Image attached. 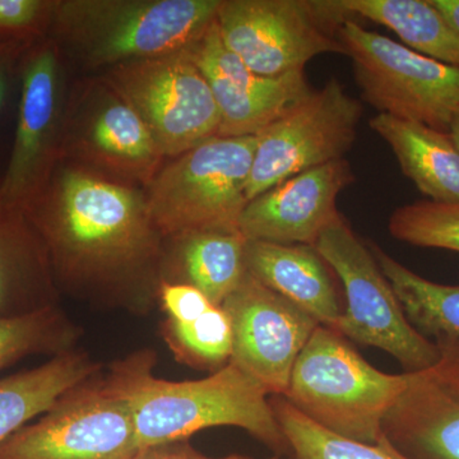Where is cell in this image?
Segmentation results:
<instances>
[{"label": "cell", "mask_w": 459, "mask_h": 459, "mask_svg": "<svg viewBox=\"0 0 459 459\" xmlns=\"http://www.w3.org/2000/svg\"><path fill=\"white\" fill-rule=\"evenodd\" d=\"M25 212L47 247L59 291L138 314L159 303L164 237L143 186L60 157Z\"/></svg>", "instance_id": "1"}, {"label": "cell", "mask_w": 459, "mask_h": 459, "mask_svg": "<svg viewBox=\"0 0 459 459\" xmlns=\"http://www.w3.org/2000/svg\"><path fill=\"white\" fill-rule=\"evenodd\" d=\"M155 365V352L142 350L115 362L104 377L132 411L140 449L188 440L208 428L235 427L272 451H289L270 394L237 365L229 362L204 379L184 382L157 377Z\"/></svg>", "instance_id": "2"}, {"label": "cell", "mask_w": 459, "mask_h": 459, "mask_svg": "<svg viewBox=\"0 0 459 459\" xmlns=\"http://www.w3.org/2000/svg\"><path fill=\"white\" fill-rule=\"evenodd\" d=\"M221 0H53L47 36L91 69L188 49Z\"/></svg>", "instance_id": "3"}, {"label": "cell", "mask_w": 459, "mask_h": 459, "mask_svg": "<svg viewBox=\"0 0 459 459\" xmlns=\"http://www.w3.org/2000/svg\"><path fill=\"white\" fill-rule=\"evenodd\" d=\"M406 385L407 373L376 369L342 334L318 325L299 355L282 397L332 433L376 444Z\"/></svg>", "instance_id": "4"}, {"label": "cell", "mask_w": 459, "mask_h": 459, "mask_svg": "<svg viewBox=\"0 0 459 459\" xmlns=\"http://www.w3.org/2000/svg\"><path fill=\"white\" fill-rule=\"evenodd\" d=\"M255 146L256 135H217L162 164L144 186L160 234L238 230Z\"/></svg>", "instance_id": "5"}, {"label": "cell", "mask_w": 459, "mask_h": 459, "mask_svg": "<svg viewBox=\"0 0 459 459\" xmlns=\"http://www.w3.org/2000/svg\"><path fill=\"white\" fill-rule=\"evenodd\" d=\"M314 247L336 272L346 294L347 307L334 331L388 352L406 373L427 369L437 361V343L411 325L373 253L342 214L320 234Z\"/></svg>", "instance_id": "6"}, {"label": "cell", "mask_w": 459, "mask_h": 459, "mask_svg": "<svg viewBox=\"0 0 459 459\" xmlns=\"http://www.w3.org/2000/svg\"><path fill=\"white\" fill-rule=\"evenodd\" d=\"M338 33L365 101L379 114L448 133L459 108V66L422 56L352 18Z\"/></svg>", "instance_id": "7"}, {"label": "cell", "mask_w": 459, "mask_h": 459, "mask_svg": "<svg viewBox=\"0 0 459 459\" xmlns=\"http://www.w3.org/2000/svg\"><path fill=\"white\" fill-rule=\"evenodd\" d=\"M334 2L221 0L216 26L225 47L255 74L304 71L314 57L346 54L332 33L346 20Z\"/></svg>", "instance_id": "8"}, {"label": "cell", "mask_w": 459, "mask_h": 459, "mask_svg": "<svg viewBox=\"0 0 459 459\" xmlns=\"http://www.w3.org/2000/svg\"><path fill=\"white\" fill-rule=\"evenodd\" d=\"M100 77L138 114L165 159L219 135V108L186 50L114 66Z\"/></svg>", "instance_id": "9"}, {"label": "cell", "mask_w": 459, "mask_h": 459, "mask_svg": "<svg viewBox=\"0 0 459 459\" xmlns=\"http://www.w3.org/2000/svg\"><path fill=\"white\" fill-rule=\"evenodd\" d=\"M361 115V102L337 78L310 91L256 134L247 202L294 175L344 159Z\"/></svg>", "instance_id": "10"}, {"label": "cell", "mask_w": 459, "mask_h": 459, "mask_svg": "<svg viewBox=\"0 0 459 459\" xmlns=\"http://www.w3.org/2000/svg\"><path fill=\"white\" fill-rule=\"evenodd\" d=\"M140 451L128 403L98 376L0 446V459H133Z\"/></svg>", "instance_id": "11"}, {"label": "cell", "mask_w": 459, "mask_h": 459, "mask_svg": "<svg viewBox=\"0 0 459 459\" xmlns=\"http://www.w3.org/2000/svg\"><path fill=\"white\" fill-rule=\"evenodd\" d=\"M60 157L143 188L165 160L138 114L101 77L66 99Z\"/></svg>", "instance_id": "12"}, {"label": "cell", "mask_w": 459, "mask_h": 459, "mask_svg": "<svg viewBox=\"0 0 459 459\" xmlns=\"http://www.w3.org/2000/svg\"><path fill=\"white\" fill-rule=\"evenodd\" d=\"M63 56L56 42L44 36L30 45L21 62L16 133L0 192L23 210L60 160L66 104Z\"/></svg>", "instance_id": "13"}, {"label": "cell", "mask_w": 459, "mask_h": 459, "mask_svg": "<svg viewBox=\"0 0 459 459\" xmlns=\"http://www.w3.org/2000/svg\"><path fill=\"white\" fill-rule=\"evenodd\" d=\"M221 307L231 320L230 362L268 394H285L295 362L319 323L247 272Z\"/></svg>", "instance_id": "14"}, {"label": "cell", "mask_w": 459, "mask_h": 459, "mask_svg": "<svg viewBox=\"0 0 459 459\" xmlns=\"http://www.w3.org/2000/svg\"><path fill=\"white\" fill-rule=\"evenodd\" d=\"M204 75L220 113L219 137L256 135L310 93L305 71L263 77L223 44L216 20L186 49Z\"/></svg>", "instance_id": "15"}, {"label": "cell", "mask_w": 459, "mask_h": 459, "mask_svg": "<svg viewBox=\"0 0 459 459\" xmlns=\"http://www.w3.org/2000/svg\"><path fill=\"white\" fill-rule=\"evenodd\" d=\"M439 359L407 373L383 433L411 459H459V337L435 338Z\"/></svg>", "instance_id": "16"}, {"label": "cell", "mask_w": 459, "mask_h": 459, "mask_svg": "<svg viewBox=\"0 0 459 459\" xmlns=\"http://www.w3.org/2000/svg\"><path fill=\"white\" fill-rule=\"evenodd\" d=\"M353 181L346 159L300 172L247 202L238 230L247 240L314 247L340 216L338 195Z\"/></svg>", "instance_id": "17"}, {"label": "cell", "mask_w": 459, "mask_h": 459, "mask_svg": "<svg viewBox=\"0 0 459 459\" xmlns=\"http://www.w3.org/2000/svg\"><path fill=\"white\" fill-rule=\"evenodd\" d=\"M47 247L25 210L0 192V314L17 316L59 300Z\"/></svg>", "instance_id": "18"}, {"label": "cell", "mask_w": 459, "mask_h": 459, "mask_svg": "<svg viewBox=\"0 0 459 459\" xmlns=\"http://www.w3.org/2000/svg\"><path fill=\"white\" fill-rule=\"evenodd\" d=\"M247 273L334 329L343 310L328 264L316 247L247 240Z\"/></svg>", "instance_id": "19"}, {"label": "cell", "mask_w": 459, "mask_h": 459, "mask_svg": "<svg viewBox=\"0 0 459 459\" xmlns=\"http://www.w3.org/2000/svg\"><path fill=\"white\" fill-rule=\"evenodd\" d=\"M246 246L240 230H207L164 238L161 282L195 287L221 307L246 276Z\"/></svg>", "instance_id": "20"}, {"label": "cell", "mask_w": 459, "mask_h": 459, "mask_svg": "<svg viewBox=\"0 0 459 459\" xmlns=\"http://www.w3.org/2000/svg\"><path fill=\"white\" fill-rule=\"evenodd\" d=\"M369 124L422 195L437 204H459V150L449 133L388 114L376 115Z\"/></svg>", "instance_id": "21"}, {"label": "cell", "mask_w": 459, "mask_h": 459, "mask_svg": "<svg viewBox=\"0 0 459 459\" xmlns=\"http://www.w3.org/2000/svg\"><path fill=\"white\" fill-rule=\"evenodd\" d=\"M101 365L86 352L71 351L0 379V446L30 421L44 415L62 395L98 376Z\"/></svg>", "instance_id": "22"}, {"label": "cell", "mask_w": 459, "mask_h": 459, "mask_svg": "<svg viewBox=\"0 0 459 459\" xmlns=\"http://www.w3.org/2000/svg\"><path fill=\"white\" fill-rule=\"evenodd\" d=\"M349 18H367L392 30L410 49L459 66V36L431 0H334Z\"/></svg>", "instance_id": "23"}, {"label": "cell", "mask_w": 459, "mask_h": 459, "mask_svg": "<svg viewBox=\"0 0 459 459\" xmlns=\"http://www.w3.org/2000/svg\"><path fill=\"white\" fill-rule=\"evenodd\" d=\"M371 253L391 283L407 319L425 337H459V285L446 286L419 276L382 247Z\"/></svg>", "instance_id": "24"}, {"label": "cell", "mask_w": 459, "mask_h": 459, "mask_svg": "<svg viewBox=\"0 0 459 459\" xmlns=\"http://www.w3.org/2000/svg\"><path fill=\"white\" fill-rule=\"evenodd\" d=\"M270 402L296 459H411L385 435L376 444L347 439L307 419L282 395H273Z\"/></svg>", "instance_id": "25"}, {"label": "cell", "mask_w": 459, "mask_h": 459, "mask_svg": "<svg viewBox=\"0 0 459 459\" xmlns=\"http://www.w3.org/2000/svg\"><path fill=\"white\" fill-rule=\"evenodd\" d=\"M81 331L59 305L36 312L0 314V371L33 355H62L74 349Z\"/></svg>", "instance_id": "26"}, {"label": "cell", "mask_w": 459, "mask_h": 459, "mask_svg": "<svg viewBox=\"0 0 459 459\" xmlns=\"http://www.w3.org/2000/svg\"><path fill=\"white\" fill-rule=\"evenodd\" d=\"M162 336L177 360L195 369L217 371L231 360V320L222 307L190 322L166 319Z\"/></svg>", "instance_id": "27"}, {"label": "cell", "mask_w": 459, "mask_h": 459, "mask_svg": "<svg viewBox=\"0 0 459 459\" xmlns=\"http://www.w3.org/2000/svg\"><path fill=\"white\" fill-rule=\"evenodd\" d=\"M392 237L411 246L459 253V204L421 201L397 208L389 219Z\"/></svg>", "instance_id": "28"}, {"label": "cell", "mask_w": 459, "mask_h": 459, "mask_svg": "<svg viewBox=\"0 0 459 459\" xmlns=\"http://www.w3.org/2000/svg\"><path fill=\"white\" fill-rule=\"evenodd\" d=\"M53 0H0V39L35 41L49 27Z\"/></svg>", "instance_id": "29"}, {"label": "cell", "mask_w": 459, "mask_h": 459, "mask_svg": "<svg viewBox=\"0 0 459 459\" xmlns=\"http://www.w3.org/2000/svg\"><path fill=\"white\" fill-rule=\"evenodd\" d=\"M159 303L169 320L180 323L197 319L214 307L195 287L170 282L160 283Z\"/></svg>", "instance_id": "30"}, {"label": "cell", "mask_w": 459, "mask_h": 459, "mask_svg": "<svg viewBox=\"0 0 459 459\" xmlns=\"http://www.w3.org/2000/svg\"><path fill=\"white\" fill-rule=\"evenodd\" d=\"M32 42L0 39V111L7 102L14 81L20 80L21 62Z\"/></svg>", "instance_id": "31"}, {"label": "cell", "mask_w": 459, "mask_h": 459, "mask_svg": "<svg viewBox=\"0 0 459 459\" xmlns=\"http://www.w3.org/2000/svg\"><path fill=\"white\" fill-rule=\"evenodd\" d=\"M133 459H226V457H208L193 448L188 440H180V442L157 444V446L140 449Z\"/></svg>", "instance_id": "32"}, {"label": "cell", "mask_w": 459, "mask_h": 459, "mask_svg": "<svg viewBox=\"0 0 459 459\" xmlns=\"http://www.w3.org/2000/svg\"><path fill=\"white\" fill-rule=\"evenodd\" d=\"M459 36V0H431Z\"/></svg>", "instance_id": "33"}, {"label": "cell", "mask_w": 459, "mask_h": 459, "mask_svg": "<svg viewBox=\"0 0 459 459\" xmlns=\"http://www.w3.org/2000/svg\"><path fill=\"white\" fill-rule=\"evenodd\" d=\"M449 135H451L453 142L459 150V108L453 115L451 126H449Z\"/></svg>", "instance_id": "34"}, {"label": "cell", "mask_w": 459, "mask_h": 459, "mask_svg": "<svg viewBox=\"0 0 459 459\" xmlns=\"http://www.w3.org/2000/svg\"><path fill=\"white\" fill-rule=\"evenodd\" d=\"M226 459H255L252 457H247V455H229V457H226ZM268 459H280L279 457H272Z\"/></svg>", "instance_id": "35"}]
</instances>
